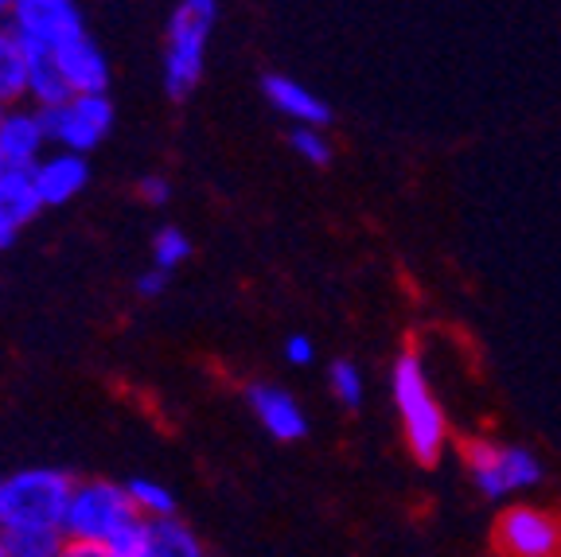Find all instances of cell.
Wrapping results in <instances>:
<instances>
[{"instance_id": "cell-17", "label": "cell", "mask_w": 561, "mask_h": 557, "mask_svg": "<svg viewBox=\"0 0 561 557\" xmlns=\"http://www.w3.org/2000/svg\"><path fill=\"white\" fill-rule=\"evenodd\" d=\"M9 557H62L67 531H0Z\"/></svg>"}, {"instance_id": "cell-6", "label": "cell", "mask_w": 561, "mask_h": 557, "mask_svg": "<svg viewBox=\"0 0 561 557\" xmlns=\"http://www.w3.org/2000/svg\"><path fill=\"white\" fill-rule=\"evenodd\" d=\"M9 27L32 52H62L87 35V20L75 0H12Z\"/></svg>"}, {"instance_id": "cell-13", "label": "cell", "mask_w": 561, "mask_h": 557, "mask_svg": "<svg viewBox=\"0 0 561 557\" xmlns=\"http://www.w3.org/2000/svg\"><path fill=\"white\" fill-rule=\"evenodd\" d=\"M55 59H59L62 75H67L75 94H105V87H110V62H105L102 47H98L90 35H82L79 44L55 52Z\"/></svg>"}, {"instance_id": "cell-7", "label": "cell", "mask_w": 561, "mask_h": 557, "mask_svg": "<svg viewBox=\"0 0 561 557\" xmlns=\"http://www.w3.org/2000/svg\"><path fill=\"white\" fill-rule=\"evenodd\" d=\"M500 546L511 557H558L561 554V523L535 507H511L495 531Z\"/></svg>"}, {"instance_id": "cell-25", "label": "cell", "mask_w": 561, "mask_h": 557, "mask_svg": "<svg viewBox=\"0 0 561 557\" xmlns=\"http://www.w3.org/2000/svg\"><path fill=\"white\" fill-rule=\"evenodd\" d=\"M312 355H316V348H312V340H308V336H289V340H285V363L308 366V363H312Z\"/></svg>"}, {"instance_id": "cell-1", "label": "cell", "mask_w": 561, "mask_h": 557, "mask_svg": "<svg viewBox=\"0 0 561 557\" xmlns=\"http://www.w3.org/2000/svg\"><path fill=\"white\" fill-rule=\"evenodd\" d=\"M75 479L59 468H27L0 479V531H62Z\"/></svg>"}, {"instance_id": "cell-10", "label": "cell", "mask_w": 561, "mask_h": 557, "mask_svg": "<svg viewBox=\"0 0 561 557\" xmlns=\"http://www.w3.org/2000/svg\"><path fill=\"white\" fill-rule=\"evenodd\" d=\"M245 401H250V410H254V418L262 421L265 433L277 436V441H300V436L308 433V418L300 413V406L280 390V386L254 383L250 390H245Z\"/></svg>"}, {"instance_id": "cell-21", "label": "cell", "mask_w": 561, "mask_h": 557, "mask_svg": "<svg viewBox=\"0 0 561 557\" xmlns=\"http://www.w3.org/2000/svg\"><path fill=\"white\" fill-rule=\"evenodd\" d=\"M149 546H152L149 519H133L129 526H122L114 538L105 542V549H110L114 557H149Z\"/></svg>"}, {"instance_id": "cell-5", "label": "cell", "mask_w": 561, "mask_h": 557, "mask_svg": "<svg viewBox=\"0 0 561 557\" xmlns=\"http://www.w3.org/2000/svg\"><path fill=\"white\" fill-rule=\"evenodd\" d=\"M39 117H44L47 140L59 152L87 157L90 148L102 145L105 133L114 129V102L110 94H75L55 110H39Z\"/></svg>"}, {"instance_id": "cell-3", "label": "cell", "mask_w": 561, "mask_h": 557, "mask_svg": "<svg viewBox=\"0 0 561 557\" xmlns=\"http://www.w3.org/2000/svg\"><path fill=\"white\" fill-rule=\"evenodd\" d=\"M394 401L398 413H402L410 453L425 468H433L440 461V444H445V418H440V406L433 401L417 355H410V351L394 363Z\"/></svg>"}, {"instance_id": "cell-23", "label": "cell", "mask_w": 561, "mask_h": 557, "mask_svg": "<svg viewBox=\"0 0 561 557\" xmlns=\"http://www.w3.org/2000/svg\"><path fill=\"white\" fill-rule=\"evenodd\" d=\"M289 145L297 148L308 164H328V160H332V148H328V140L320 137V129H300L297 125V129L289 133Z\"/></svg>"}, {"instance_id": "cell-31", "label": "cell", "mask_w": 561, "mask_h": 557, "mask_svg": "<svg viewBox=\"0 0 561 557\" xmlns=\"http://www.w3.org/2000/svg\"><path fill=\"white\" fill-rule=\"evenodd\" d=\"M0 175H4V168H0Z\"/></svg>"}, {"instance_id": "cell-26", "label": "cell", "mask_w": 561, "mask_h": 557, "mask_svg": "<svg viewBox=\"0 0 561 557\" xmlns=\"http://www.w3.org/2000/svg\"><path fill=\"white\" fill-rule=\"evenodd\" d=\"M164 285H168V273L149 270V273H140L137 293H140V296H160V293H164Z\"/></svg>"}, {"instance_id": "cell-16", "label": "cell", "mask_w": 561, "mask_h": 557, "mask_svg": "<svg viewBox=\"0 0 561 557\" xmlns=\"http://www.w3.org/2000/svg\"><path fill=\"white\" fill-rule=\"evenodd\" d=\"M149 557H207L195 538V531L180 519H157L152 523V546Z\"/></svg>"}, {"instance_id": "cell-12", "label": "cell", "mask_w": 561, "mask_h": 557, "mask_svg": "<svg viewBox=\"0 0 561 557\" xmlns=\"http://www.w3.org/2000/svg\"><path fill=\"white\" fill-rule=\"evenodd\" d=\"M44 211L32 187V172H4L0 175V250L16 242L20 230Z\"/></svg>"}, {"instance_id": "cell-20", "label": "cell", "mask_w": 561, "mask_h": 557, "mask_svg": "<svg viewBox=\"0 0 561 557\" xmlns=\"http://www.w3.org/2000/svg\"><path fill=\"white\" fill-rule=\"evenodd\" d=\"M187 253H192V242H187V235L180 227H164L152 238V265H157L160 273H172Z\"/></svg>"}, {"instance_id": "cell-22", "label": "cell", "mask_w": 561, "mask_h": 557, "mask_svg": "<svg viewBox=\"0 0 561 557\" xmlns=\"http://www.w3.org/2000/svg\"><path fill=\"white\" fill-rule=\"evenodd\" d=\"M332 390L343 406H351V410L359 406L363 401V378H359V371H355V363H347V359L332 363Z\"/></svg>"}, {"instance_id": "cell-24", "label": "cell", "mask_w": 561, "mask_h": 557, "mask_svg": "<svg viewBox=\"0 0 561 557\" xmlns=\"http://www.w3.org/2000/svg\"><path fill=\"white\" fill-rule=\"evenodd\" d=\"M140 200L152 203V207H164V203L172 200V187H168L164 175H145V180H140Z\"/></svg>"}, {"instance_id": "cell-29", "label": "cell", "mask_w": 561, "mask_h": 557, "mask_svg": "<svg viewBox=\"0 0 561 557\" xmlns=\"http://www.w3.org/2000/svg\"><path fill=\"white\" fill-rule=\"evenodd\" d=\"M4 117H9V105H0V122H4Z\"/></svg>"}, {"instance_id": "cell-19", "label": "cell", "mask_w": 561, "mask_h": 557, "mask_svg": "<svg viewBox=\"0 0 561 557\" xmlns=\"http://www.w3.org/2000/svg\"><path fill=\"white\" fill-rule=\"evenodd\" d=\"M500 476L507 484V491L535 488L538 479H542V464L526 453V448H500Z\"/></svg>"}, {"instance_id": "cell-28", "label": "cell", "mask_w": 561, "mask_h": 557, "mask_svg": "<svg viewBox=\"0 0 561 557\" xmlns=\"http://www.w3.org/2000/svg\"><path fill=\"white\" fill-rule=\"evenodd\" d=\"M12 20V0H0V24H9Z\"/></svg>"}, {"instance_id": "cell-11", "label": "cell", "mask_w": 561, "mask_h": 557, "mask_svg": "<svg viewBox=\"0 0 561 557\" xmlns=\"http://www.w3.org/2000/svg\"><path fill=\"white\" fill-rule=\"evenodd\" d=\"M265 98L273 102V110L293 122H300V129H320V125L332 122V110H328L324 98H316L308 87H300L297 79H285V75H265L262 79Z\"/></svg>"}, {"instance_id": "cell-8", "label": "cell", "mask_w": 561, "mask_h": 557, "mask_svg": "<svg viewBox=\"0 0 561 557\" xmlns=\"http://www.w3.org/2000/svg\"><path fill=\"white\" fill-rule=\"evenodd\" d=\"M51 145L39 110H9L0 122V168L4 172H32L44 160V148Z\"/></svg>"}, {"instance_id": "cell-2", "label": "cell", "mask_w": 561, "mask_h": 557, "mask_svg": "<svg viewBox=\"0 0 561 557\" xmlns=\"http://www.w3.org/2000/svg\"><path fill=\"white\" fill-rule=\"evenodd\" d=\"M215 20H219V4L215 0H184V4H175L172 20H168L164 47V90L172 98H187L199 87Z\"/></svg>"}, {"instance_id": "cell-27", "label": "cell", "mask_w": 561, "mask_h": 557, "mask_svg": "<svg viewBox=\"0 0 561 557\" xmlns=\"http://www.w3.org/2000/svg\"><path fill=\"white\" fill-rule=\"evenodd\" d=\"M62 557H114L105 546H94V542H67Z\"/></svg>"}, {"instance_id": "cell-14", "label": "cell", "mask_w": 561, "mask_h": 557, "mask_svg": "<svg viewBox=\"0 0 561 557\" xmlns=\"http://www.w3.org/2000/svg\"><path fill=\"white\" fill-rule=\"evenodd\" d=\"M27 98L35 102V110H55V105L75 98L55 52H32L27 47Z\"/></svg>"}, {"instance_id": "cell-15", "label": "cell", "mask_w": 561, "mask_h": 557, "mask_svg": "<svg viewBox=\"0 0 561 557\" xmlns=\"http://www.w3.org/2000/svg\"><path fill=\"white\" fill-rule=\"evenodd\" d=\"M27 98V47L9 24H0V105Z\"/></svg>"}, {"instance_id": "cell-30", "label": "cell", "mask_w": 561, "mask_h": 557, "mask_svg": "<svg viewBox=\"0 0 561 557\" xmlns=\"http://www.w3.org/2000/svg\"><path fill=\"white\" fill-rule=\"evenodd\" d=\"M0 557H9V549H4V538H0Z\"/></svg>"}, {"instance_id": "cell-4", "label": "cell", "mask_w": 561, "mask_h": 557, "mask_svg": "<svg viewBox=\"0 0 561 557\" xmlns=\"http://www.w3.org/2000/svg\"><path fill=\"white\" fill-rule=\"evenodd\" d=\"M133 519H140L137 507L129 499V488L125 484H114V479H82L70 491L67 503V531L70 542H94V546H105L114 538L122 526H129Z\"/></svg>"}, {"instance_id": "cell-18", "label": "cell", "mask_w": 561, "mask_h": 557, "mask_svg": "<svg viewBox=\"0 0 561 557\" xmlns=\"http://www.w3.org/2000/svg\"><path fill=\"white\" fill-rule=\"evenodd\" d=\"M125 488H129V499L140 519H149V523H157V519H175V499L164 484H157V479H129Z\"/></svg>"}, {"instance_id": "cell-9", "label": "cell", "mask_w": 561, "mask_h": 557, "mask_svg": "<svg viewBox=\"0 0 561 557\" xmlns=\"http://www.w3.org/2000/svg\"><path fill=\"white\" fill-rule=\"evenodd\" d=\"M87 183H90V164L87 157H75V152H51V157H44L32 168V187L44 207H62Z\"/></svg>"}]
</instances>
